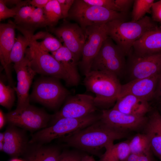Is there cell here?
<instances>
[{"label": "cell", "instance_id": "6da1fadb", "mask_svg": "<svg viewBox=\"0 0 161 161\" xmlns=\"http://www.w3.org/2000/svg\"><path fill=\"white\" fill-rule=\"evenodd\" d=\"M127 134L111 129L100 119L60 139L68 146L95 154L103 148H105L113 144L114 141L126 137Z\"/></svg>", "mask_w": 161, "mask_h": 161}, {"label": "cell", "instance_id": "7a4b0ae2", "mask_svg": "<svg viewBox=\"0 0 161 161\" xmlns=\"http://www.w3.org/2000/svg\"><path fill=\"white\" fill-rule=\"evenodd\" d=\"M106 24L108 36L121 49L126 56L131 53L135 42L146 32L158 26L151 18L147 16L137 21L116 19Z\"/></svg>", "mask_w": 161, "mask_h": 161}, {"label": "cell", "instance_id": "3957f363", "mask_svg": "<svg viewBox=\"0 0 161 161\" xmlns=\"http://www.w3.org/2000/svg\"><path fill=\"white\" fill-rule=\"evenodd\" d=\"M83 83L87 91L95 94L97 108H107L116 102L121 86L116 76L101 71H91L85 75Z\"/></svg>", "mask_w": 161, "mask_h": 161}, {"label": "cell", "instance_id": "277c9868", "mask_svg": "<svg viewBox=\"0 0 161 161\" xmlns=\"http://www.w3.org/2000/svg\"><path fill=\"white\" fill-rule=\"evenodd\" d=\"M100 118V115L95 113L80 118H61L49 126L33 134L29 143L43 144L56 139L70 136Z\"/></svg>", "mask_w": 161, "mask_h": 161}, {"label": "cell", "instance_id": "5b68a950", "mask_svg": "<svg viewBox=\"0 0 161 161\" xmlns=\"http://www.w3.org/2000/svg\"><path fill=\"white\" fill-rule=\"evenodd\" d=\"M127 16L102 7L88 4L83 0H75L68 18L77 22L84 31L89 26L106 24L116 19L125 21Z\"/></svg>", "mask_w": 161, "mask_h": 161}, {"label": "cell", "instance_id": "8992f818", "mask_svg": "<svg viewBox=\"0 0 161 161\" xmlns=\"http://www.w3.org/2000/svg\"><path fill=\"white\" fill-rule=\"evenodd\" d=\"M25 53L32 68L37 73L64 80L68 86L69 81L61 64L52 55L41 49L33 34Z\"/></svg>", "mask_w": 161, "mask_h": 161}, {"label": "cell", "instance_id": "52a82bcc", "mask_svg": "<svg viewBox=\"0 0 161 161\" xmlns=\"http://www.w3.org/2000/svg\"><path fill=\"white\" fill-rule=\"evenodd\" d=\"M126 56L121 49L108 37L94 58L91 71L108 72L118 78L126 72Z\"/></svg>", "mask_w": 161, "mask_h": 161}, {"label": "cell", "instance_id": "ba28073f", "mask_svg": "<svg viewBox=\"0 0 161 161\" xmlns=\"http://www.w3.org/2000/svg\"><path fill=\"white\" fill-rule=\"evenodd\" d=\"M85 41L83 46L82 59L80 63L85 75L91 71L92 62L99 52L102 44L109 37L106 24L89 26L84 31Z\"/></svg>", "mask_w": 161, "mask_h": 161}, {"label": "cell", "instance_id": "9c48e42d", "mask_svg": "<svg viewBox=\"0 0 161 161\" xmlns=\"http://www.w3.org/2000/svg\"><path fill=\"white\" fill-rule=\"evenodd\" d=\"M57 79L52 77L37 80L34 84L30 98L50 108L58 106L68 92Z\"/></svg>", "mask_w": 161, "mask_h": 161}, {"label": "cell", "instance_id": "30bf717a", "mask_svg": "<svg viewBox=\"0 0 161 161\" xmlns=\"http://www.w3.org/2000/svg\"><path fill=\"white\" fill-rule=\"evenodd\" d=\"M9 124L33 131L47 127L52 116L44 110L30 105L19 111L6 114Z\"/></svg>", "mask_w": 161, "mask_h": 161}, {"label": "cell", "instance_id": "8fae6325", "mask_svg": "<svg viewBox=\"0 0 161 161\" xmlns=\"http://www.w3.org/2000/svg\"><path fill=\"white\" fill-rule=\"evenodd\" d=\"M126 72L131 80L145 78L161 72V52L140 56L132 52L128 56Z\"/></svg>", "mask_w": 161, "mask_h": 161}, {"label": "cell", "instance_id": "7c38bea8", "mask_svg": "<svg viewBox=\"0 0 161 161\" xmlns=\"http://www.w3.org/2000/svg\"><path fill=\"white\" fill-rule=\"evenodd\" d=\"M100 119L111 129L119 132L128 134L129 131L143 129L146 122L147 117L127 114L112 108L102 110Z\"/></svg>", "mask_w": 161, "mask_h": 161}, {"label": "cell", "instance_id": "4fadbf2b", "mask_svg": "<svg viewBox=\"0 0 161 161\" xmlns=\"http://www.w3.org/2000/svg\"><path fill=\"white\" fill-rule=\"evenodd\" d=\"M94 98L86 94H78L69 97L61 109L52 117L51 125L61 118H80L94 113L97 110Z\"/></svg>", "mask_w": 161, "mask_h": 161}, {"label": "cell", "instance_id": "5bb4252c", "mask_svg": "<svg viewBox=\"0 0 161 161\" xmlns=\"http://www.w3.org/2000/svg\"><path fill=\"white\" fill-rule=\"evenodd\" d=\"M17 74L16 87H14L17 98L16 111H21L30 105L29 90L36 72L32 68L27 58L25 56L20 62L14 64Z\"/></svg>", "mask_w": 161, "mask_h": 161}, {"label": "cell", "instance_id": "9a60e30c", "mask_svg": "<svg viewBox=\"0 0 161 161\" xmlns=\"http://www.w3.org/2000/svg\"><path fill=\"white\" fill-rule=\"evenodd\" d=\"M51 30L78 61L85 41L84 32L80 26L76 23L65 22Z\"/></svg>", "mask_w": 161, "mask_h": 161}, {"label": "cell", "instance_id": "2e32d148", "mask_svg": "<svg viewBox=\"0 0 161 161\" xmlns=\"http://www.w3.org/2000/svg\"><path fill=\"white\" fill-rule=\"evenodd\" d=\"M16 25L11 21L0 24V60L10 85L13 80L10 68V57L15 43V30Z\"/></svg>", "mask_w": 161, "mask_h": 161}, {"label": "cell", "instance_id": "e0dca14e", "mask_svg": "<svg viewBox=\"0 0 161 161\" xmlns=\"http://www.w3.org/2000/svg\"><path fill=\"white\" fill-rule=\"evenodd\" d=\"M159 74L147 78L134 80L121 85L118 97L131 95L148 101L153 100Z\"/></svg>", "mask_w": 161, "mask_h": 161}, {"label": "cell", "instance_id": "ac0fdd59", "mask_svg": "<svg viewBox=\"0 0 161 161\" xmlns=\"http://www.w3.org/2000/svg\"><path fill=\"white\" fill-rule=\"evenodd\" d=\"M132 53L140 56L161 52V25L149 31L133 44Z\"/></svg>", "mask_w": 161, "mask_h": 161}, {"label": "cell", "instance_id": "d6986e66", "mask_svg": "<svg viewBox=\"0 0 161 161\" xmlns=\"http://www.w3.org/2000/svg\"><path fill=\"white\" fill-rule=\"evenodd\" d=\"M4 133L3 151L14 157L23 155L29 142L25 133L16 126L10 124L7 126Z\"/></svg>", "mask_w": 161, "mask_h": 161}, {"label": "cell", "instance_id": "ffe728a7", "mask_svg": "<svg viewBox=\"0 0 161 161\" xmlns=\"http://www.w3.org/2000/svg\"><path fill=\"white\" fill-rule=\"evenodd\" d=\"M123 113L137 116H145L151 111L148 101L131 95L118 97L113 108Z\"/></svg>", "mask_w": 161, "mask_h": 161}, {"label": "cell", "instance_id": "44dd1931", "mask_svg": "<svg viewBox=\"0 0 161 161\" xmlns=\"http://www.w3.org/2000/svg\"><path fill=\"white\" fill-rule=\"evenodd\" d=\"M143 129L149 139L152 152L161 160V115L157 110L153 111L147 117Z\"/></svg>", "mask_w": 161, "mask_h": 161}, {"label": "cell", "instance_id": "7402d4cb", "mask_svg": "<svg viewBox=\"0 0 161 161\" xmlns=\"http://www.w3.org/2000/svg\"><path fill=\"white\" fill-rule=\"evenodd\" d=\"M51 53L65 69L69 80V86L78 85L80 79L77 67L78 61L73 54L64 45Z\"/></svg>", "mask_w": 161, "mask_h": 161}, {"label": "cell", "instance_id": "603a6c76", "mask_svg": "<svg viewBox=\"0 0 161 161\" xmlns=\"http://www.w3.org/2000/svg\"><path fill=\"white\" fill-rule=\"evenodd\" d=\"M61 153L56 147L29 143L23 155L25 161H57Z\"/></svg>", "mask_w": 161, "mask_h": 161}, {"label": "cell", "instance_id": "cb8c5ba5", "mask_svg": "<svg viewBox=\"0 0 161 161\" xmlns=\"http://www.w3.org/2000/svg\"><path fill=\"white\" fill-rule=\"evenodd\" d=\"M20 31L23 35H18L16 39L10 53V64L18 63L24 59L27 47L29 46L31 37L33 35L32 30L23 28Z\"/></svg>", "mask_w": 161, "mask_h": 161}, {"label": "cell", "instance_id": "d4e9b609", "mask_svg": "<svg viewBox=\"0 0 161 161\" xmlns=\"http://www.w3.org/2000/svg\"><path fill=\"white\" fill-rule=\"evenodd\" d=\"M129 145L131 153L142 154L152 152L149 139L143 133L134 136L129 140Z\"/></svg>", "mask_w": 161, "mask_h": 161}, {"label": "cell", "instance_id": "484cf974", "mask_svg": "<svg viewBox=\"0 0 161 161\" xmlns=\"http://www.w3.org/2000/svg\"><path fill=\"white\" fill-rule=\"evenodd\" d=\"M154 0H134L131 15V21H137L147 13H151Z\"/></svg>", "mask_w": 161, "mask_h": 161}, {"label": "cell", "instance_id": "4316f807", "mask_svg": "<svg viewBox=\"0 0 161 161\" xmlns=\"http://www.w3.org/2000/svg\"><path fill=\"white\" fill-rule=\"evenodd\" d=\"M43 10L48 25H54L60 19L63 18L57 0H50Z\"/></svg>", "mask_w": 161, "mask_h": 161}, {"label": "cell", "instance_id": "83f0119b", "mask_svg": "<svg viewBox=\"0 0 161 161\" xmlns=\"http://www.w3.org/2000/svg\"><path fill=\"white\" fill-rule=\"evenodd\" d=\"M105 148L106 152L114 156L120 161H125L131 153L129 140L113 143Z\"/></svg>", "mask_w": 161, "mask_h": 161}, {"label": "cell", "instance_id": "f1b7e54d", "mask_svg": "<svg viewBox=\"0 0 161 161\" xmlns=\"http://www.w3.org/2000/svg\"><path fill=\"white\" fill-rule=\"evenodd\" d=\"M14 87L10 85H6L1 80L0 81V105L10 109L12 107L15 100Z\"/></svg>", "mask_w": 161, "mask_h": 161}, {"label": "cell", "instance_id": "f546056e", "mask_svg": "<svg viewBox=\"0 0 161 161\" xmlns=\"http://www.w3.org/2000/svg\"><path fill=\"white\" fill-rule=\"evenodd\" d=\"M43 39L42 41L37 42V43L40 48L45 52H55L63 46L59 40L49 33H47Z\"/></svg>", "mask_w": 161, "mask_h": 161}, {"label": "cell", "instance_id": "4dcf8cb0", "mask_svg": "<svg viewBox=\"0 0 161 161\" xmlns=\"http://www.w3.org/2000/svg\"><path fill=\"white\" fill-rule=\"evenodd\" d=\"M26 25L35 27L48 25L43 8H35Z\"/></svg>", "mask_w": 161, "mask_h": 161}, {"label": "cell", "instance_id": "1f68e13d", "mask_svg": "<svg viewBox=\"0 0 161 161\" xmlns=\"http://www.w3.org/2000/svg\"><path fill=\"white\" fill-rule=\"evenodd\" d=\"M29 1H21L20 3L16 5L14 7L10 9L5 4L3 0H0V20L12 17H14L18 11L23 6H25Z\"/></svg>", "mask_w": 161, "mask_h": 161}, {"label": "cell", "instance_id": "d6a6232c", "mask_svg": "<svg viewBox=\"0 0 161 161\" xmlns=\"http://www.w3.org/2000/svg\"><path fill=\"white\" fill-rule=\"evenodd\" d=\"M35 8L32 6H25L22 7L14 17V23L16 25L26 24Z\"/></svg>", "mask_w": 161, "mask_h": 161}, {"label": "cell", "instance_id": "836d02e7", "mask_svg": "<svg viewBox=\"0 0 161 161\" xmlns=\"http://www.w3.org/2000/svg\"><path fill=\"white\" fill-rule=\"evenodd\" d=\"M86 4L119 12L114 0H83Z\"/></svg>", "mask_w": 161, "mask_h": 161}, {"label": "cell", "instance_id": "e575fe53", "mask_svg": "<svg viewBox=\"0 0 161 161\" xmlns=\"http://www.w3.org/2000/svg\"><path fill=\"white\" fill-rule=\"evenodd\" d=\"M83 155L73 151H65L61 154L57 161H81Z\"/></svg>", "mask_w": 161, "mask_h": 161}, {"label": "cell", "instance_id": "d590c367", "mask_svg": "<svg viewBox=\"0 0 161 161\" xmlns=\"http://www.w3.org/2000/svg\"><path fill=\"white\" fill-rule=\"evenodd\" d=\"M119 12L127 15L131 6L133 4V0H114Z\"/></svg>", "mask_w": 161, "mask_h": 161}, {"label": "cell", "instance_id": "8d00e7d4", "mask_svg": "<svg viewBox=\"0 0 161 161\" xmlns=\"http://www.w3.org/2000/svg\"><path fill=\"white\" fill-rule=\"evenodd\" d=\"M151 18L161 25V0L154 2L151 8Z\"/></svg>", "mask_w": 161, "mask_h": 161}, {"label": "cell", "instance_id": "74e56055", "mask_svg": "<svg viewBox=\"0 0 161 161\" xmlns=\"http://www.w3.org/2000/svg\"><path fill=\"white\" fill-rule=\"evenodd\" d=\"M152 153L142 154L131 153L125 161H154Z\"/></svg>", "mask_w": 161, "mask_h": 161}, {"label": "cell", "instance_id": "f35d334b", "mask_svg": "<svg viewBox=\"0 0 161 161\" xmlns=\"http://www.w3.org/2000/svg\"><path fill=\"white\" fill-rule=\"evenodd\" d=\"M60 7L63 18H68L69 12L75 0H57Z\"/></svg>", "mask_w": 161, "mask_h": 161}, {"label": "cell", "instance_id": "ab89813d", "mask_svg": "<svg viewBox=\"0 0 161 161\" xmlns=\"http://www.w3.org/2000/svg\"><path fill=\"white\" fill-rule=\"evenodd\" d=\"M161 103V72L159 74L153 99Z\"/></svg>", "mask_w": 161, "mask_h": 161}, {"label": "cell", "instance_id": "60d3db41", "mask_svg": "<svg viewBox=\"0 0 161 161\" xmlns=\"http://www.w3.org/2000/svg\"><path fill=\"white\" fill-rule=\"evenodd\" d=\"M50 0H32L29 1L28 3L34 7L43 8Z\"/></svg>", "mask_w": 161, "mask_h": 161}, {"label": "cell", "instance_id": "b9f144b4", "mask_svg": "<svg viewBox=\"0 0 161 161\" xmlns=\"http://www.w3.org/2000/svg\"><path fill=\"white\" fill-rule=\"evenodd\" d=\"M100 161H120L115 156L105 152L102 156Z\"/></svg>", "mask_w": 161, "mask_h": 161}, {"label": "cell", "instance_id": "7bdbcfd3", "mask_svg": "<svg viewBox=\"0 0 161 161\" xmlns=\"http://www.w3.org/2000/svg\"><path fill=\"white\" fill-rule=\"evenodd\" d=\"M7 120L6 114H5L0 109V129H1L5 126Z\"/></svg>", "mask_w": 161, "mask_h": 161}, {"label": "cell", "instance_id": "ee69618b", "mask_svg": "<svg viewBox=\"0 0 161 161\" xmlns=\"http://www.w3.org/2000/svg\"><path fill=\"white\" fill-rule=\"evenodd\" d=\"M81 161H97L92 156L89 155H83Z\"/></svg>", "mask_w": 161, "mask_h": 161}, {"label": "cell", "instance_id": "f6af8a7d", "mask_svg": "<svg viewBox=\"0 0 161 161\" xmlns=\"http://www.w3.org/2000/svg\"><path fill=\"white\" fill-rule=\"evenodd\" d=\"M5 4H16L20 3L21 1V0H3Z\"/></svg>", "mask_w": 161, "mask_h": 161}, {"label": "cell", "instance_id": "bcb514c9", "mask_svg": "<svg viewBox=\"0 0 161 161\" xmlns=\"http://www.w3.org/2000/svg\"><path fill=\"white\" fill-rule=\"evenodd\" d=\"M5 137L4 133L0 132V142L4 143Z\"/></svg>", "mask_w": 161, "mask_h": 161}, {"label": "cell", "instance_id": "7dc6e473", "mask_svg": "<svg viewBox=\"0 0 161 161\" xmlns=\"http://www.w3.org/2000/svg\"><path fill=\"white\" fill-rule=\"evenodd\" d=\"M4 146V143L2 142H0V151H3Z\"/></svg>", "mask_w": 161, "mask_h": 161}, {"label": "cell", "instance_id": "c3c4849f", "mask_svg": "<svg viewBox=\"0 0 161 161\" xmlns=\"http://www.w3.org/2000/svg\"><path fill=\"white\" fill-rule=\"evenodd\" d=\"M157 110L161 115V103L158 104V109Z\"/></svg>", "mask_w": 161, "mask_h": 161}, {"label": "cell", "instance_id": "681fc988", "mask_svg": "<svg viewBox=\"0 0 161 161\" xmlns=\"http://www.w3.org/2000/svg\"><path fill=\"white\" fill-rule=\"evenodd\" d=\"M10 161H24L21 160H20L18 159H13L12 160H10Z\"/></svg>", "mask_w": 161, "mask_h": 161}]
</instances>
